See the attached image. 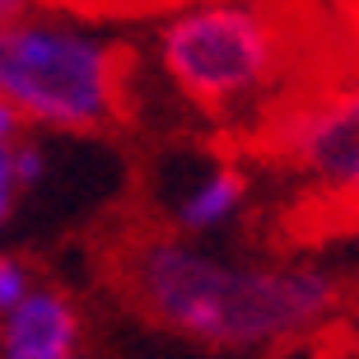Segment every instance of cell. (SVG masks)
<instances>
[{
    "instance_id": "cell-1",
    "label": "cell",
    "mask_w": 359,
    "mask_h": 359,
    "mask_svg": "<svg viewBox=\"0 0 359 359\" xmlns=\"http://www.w3.org/2000/svg\"><path fill=\"white\" fill-rule=\"evenodd\" d=\"M117 285L159 332L215 355H262L318 336L341 308V280L308 262H248L182 233L126 243Z\"/></svg>"
},
{
    "instance_id": "cell-8",
    "label": "cell",
    "mask_w": 359,
    "mask_h": 359,
    "mask_svg": "<svg viewBox=\"0 0 359 359\" xmlns=\"http://www.w3.org/2000/svg\"><path fill=\"white\" fill-rule=\"evenodd\" d=\"M38 285V276L28 271L24 257H14V252H0V313H10L19 299H24L28 290Z\"/></svg>"
},
{
    "instance_id": "cell-12",
    "label": "cell",
    "mask_w": 359,
    "mask_h": 359,
    "mask_svg": "<svg viewBox=\"0 0 359 359\" xmlns=\"http://www.w3.org/2000/svg\"><path fill=\"white\" fill-rule=\"evenodd\" d=\"M14 196H19V191H14V187H5V182H0V224L10 219V210H14Z\"/></svg>"
},
{
    "instance_id": "cell-9",
    "label": "cell",
    "mask_w": 359,
    "mask_h": 359,
    "mask_svg": "<svg viewBox=\"0 0 359 359\" xmlns=\"http://www.w3.org/2000/svg\"><path fill=\"white\" fill-rule=\"evenodd\" d=\"M19 135H28V126H24V117L14 112L5 98H0V145H14Z\"/></svg>"
},
{
    "instance_id": "cell-4",
    "label": "cell",
    "mask_w": 359,
    "mask_h": 359,
    "mask_svg": "<svg viewBox=\"0 0 359 359\" xmlns=\"http://www.w3.org/2000/svg\"><path fill=\"white\" fill-rule=\"evenodd\" d=\"M131 52L70 19L33 14L0 28V98L28 131L93 135L126 107Z\"/></svg>"
},
{
    "instance_id": "cell-7",
    "label": "cell",
    "mask_w": 359,
    "mask_h": 359,
    "mask_svg": "<svg viewBox=\"0 0 359 359\" xmlns=\"http://www.w3.org/2000/svg\"><path fill=\"white\" fill-rule=\"evenodd\" d=\"M42 173H47V149L24 135L19 145H14V159H10V177H14V191H28V187H38Z\"/></svg>"
},
{
    "instance_id": "cell-2",
    "label": "cell",
    "mask_w": 359,
    "mask_h": 359,
    "mask_svg": "<svg viewBox=\"0 0 359 359\" xmlns=\"http://www.w3.org/2000/svg\"><path fill=\"white\" fill-rule=\"evenodd\" d=\"M346 42L313 38L285 0H196L159 28V70L191 107L248 131L313 61Z\"/></svg>"
},
{
    "instance_id": "cell-5",
    "label": "cell",
    "mask_w": 359,
    "mask_h": 359,
    "mask_svg": "<svg viewBox=\"0 0 359 359\" xmlns=\"http://www.w3.org/2000/svg\"><path fill=\"white\" fill-rule=\"evenodd\" d=\"M80 308L52 285H33L10 313H0V359H80Z\"/></svg>"
},
{
    "instance_id": "cell-11",
    "label": "cell",
    "mask_w": 359,
    "mask_h": 359,
    "mask_svg": "<svg viewBox=\"0 0 359 359\" xmlns=\"http://www.w3.org/2000/svg\"><path fill=\"white\" fill-rule=\"evenodd\" d=\"M346 33H350V42H355V52H359V0H346Z\"/></svg>"
},
{
    "instance_id": "cell-6",
    "label": "cell",
    "mask_w": 359,
    "mask_h": 359,
    "mask_svg": "<svg viewBox=\"0 0 359 359\" xmlns=\"http://www.w3.org/2000/svg\"><path fill=\"white\" fill-rule=\"evenodd\" d=\"M252 201V173L238 159L210 163L201 177L182 187V196L173 201V233L182 238H210L219 229H229L248 210Z\"/></svg>"
},
{
    "instance_id": "cell-3",
    "label": "cell",
    "mask_w": 359,
    "mask_h": 359,
    "mask_svg": "<svg viewBox=\"0 0 359 359\" xmlns=\"http://www.w3.org/2000/svg\"><path fill=\"white\" fill-rule=\"evenodd\" d=\"M243 145L294 187L308 219L359 224V52L350 33L243 131Z\"/></svg>"
},
{
    "instance_id": "cell-10",
    "label": "cell",
    "mask_w": 359,
    "mask_h": 359,
    "mask_svg": "<svg viewBox=\"0 0 359 359\" xmlns=\"http://www.w3.org/2000/svg\"><path fill=\"white\" fill-rule=\"evenodd\" d=\"M28 10H33V0H0V28L14 24V19H24Z\"/></svg>"
}]
</instances>
